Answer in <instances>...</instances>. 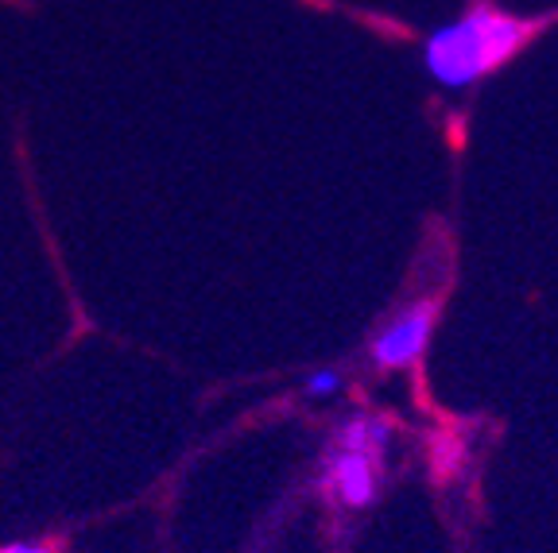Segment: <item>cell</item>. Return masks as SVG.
Returning <instances> with one entry per match:
<instances>
[{"label":"cell","mask_w":558,"mask_h":553,"mask_svg":"<svg viewBox=\"0 0 558 553\" xmlns=\"http://www.w3.org/2000/svg\"><path fill=\"white\" fill-rule=\"evenodd\" d=\"M547 24L550 16H512V12L497 9L493 0H477L465 16L430 32L427 47H423V66L446 89L477 86L488 74H497L505 62H512Z\"/></svg>","instance_id":"1"},{"label":"cell","mask_w":558,"mask_h":553,"mask_svg":"<svg viewBox=\"0 0 558 553\" xmlns=\"http://www.w3.org/2000/svg\"><path fill=\"white\" fill-rule=\"evenodd\" d=\"M435 325H438V298H415V303H408L373 337V345H368L373 364L384 368V372L418 364V356L427 353V341L435 333Z\"/></svg>","instance_id":"2"},{"label":"cell","mask_w":558,"mask_h":553,"mask_svg":"<svg viewBox=\"0 0 558 553\" xmlns=\"http://www.w3.org/2000/svg\"><path fill=\"white\" fill-rule=\"evenodd\" d=\"M380 460L384 453L338 445L330 453V465H326V492L349 511L368 507L380 492Z\"/></svg>","instance_id":"3"},{"label":"cell","mask_w":558,"mask_h":553,"mask_svg":"<svg viewBox=\"0 0 558 553\" xmlns=\"http://www.w3.org/2000/svg\"><path fill=\"white\" fill-rule=\"evenodd\" d=\"M338 391H341V372H333V368H323V372H314L311 380H306V395L311 398L338 395Z\"/></svg>","instance_id":"4"},{"label":"cell","mask_w":558,"mask_h":553,"mask_svg":"<svg viewBox=\"0 0 558 553\" xmlns=\"http://www.w3.org/2000/svg\"><path fill=\"white\" fill-rule=\"evenodd\" d=\"M0 553H54V550H47V545H32V542H12Z\"/></svg>","instance_id":"5"}]
</instances>
